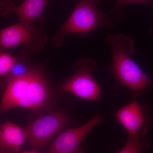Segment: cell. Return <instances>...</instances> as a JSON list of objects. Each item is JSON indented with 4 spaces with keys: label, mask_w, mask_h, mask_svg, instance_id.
<instances>
[{
    "label": "cell",
    "mask_w": 153,
    "mask_h": 153,
    "mask_svg": "<svg viewBox=\"0 0 153 153\" xmlns=\"http://www.w3.org/2000/svg\"><path fill=\"white\" fill-rule=\"evenodd\" d=\"M105 41L111 49L109 70L119 85L127 87L135 96L142 94L148 86L153 85V80L131 58L135 52L132 38L123 34L108 35Z\"/></svg>",
    "instance_id": "2"
},
{
    "label": "cell",
    "mask_w": 153,
    "mask_h": 153,
    "mask_svg": "<svg viewBox=\"0 0 153 153\" xmlns=\"http://www.w3.org/2000/svg\"><path fill=\"white\" fill-rule=\"evenodd\" d=\"M115 116L126 130L128 136L143 137L150 126L151 119L148 108L136 100L119 110Z\"/></svg>",
    "instance_id": "7"
},
{
    "label": "cell",
    "mask_w": 153,
    "mask_h": 153,
    "mask_svg": "<svg viewBox=\"0 0 153 153\" xmlns=\"http://www.w3.org/2000/svg\"><path fill=\"white\" fill-rule=\"evenodd\" d=\"M51 97L52 91L44 75L36 69H29L9 79L1 99L0 113L16 107L41 109Z\"/></svg>",
    "instance_id": "1"
},
{
    "label": "cell",
    "mask_w": 153,
    "mask_h": 153,
    "mask_svg": "<svg viewBox=\"0 0 153 153\" xmlns=\"http://www.w3.org/2000/svg\"><path fill=\"white\" fill-rule=\"evenodd\" d=\"M102 118L101 115H97L81 126L62 130L52 143L50 153H85L80 144Z\"/></svg>",
    "instance_id": "6"
},
{
    "label": "cell",
    "mask_w": 153,
    "mask_h": 153,
    "mask_svg": "<svg viewBox=\"0 0 153 153\" xmlns=\"http://www.w3.org/2000/svg\"><path fill=\"white\" fill-rule=\"evenodd\" d=\"M97 68V63L92 59L79 60L74 65L73 74L63 83L60 89L83 99L96 101L102 92L92 74Z\"/></svg>",
    "instance_id": "4"
},
{
    "label": "cell",
    "mask_w": 153,
    "mask_h": 153,
    "mask_svg": "<svg viewBox=\"0 0 153 153\" xmlns=\"http://www.w3.org/2000/svg\"><path fill=\"white\" fill-rule=\"evenodd\" d=\"M26 133L18 126L6 122L0 129V147L4 149L18 152L26 143Z\"/></svg>",
    "instance_id": "9"
},
{
    "label": "cell",
    "mask_w": 153,
    "mask_h": 153,
    "mask_svg": "<svg viewBox=\"0 0 153 153\" xmlns=\"http://www.w3.org/2000/svg\"><path fill=\"white\" fill-rule=\"evenodd\" d=\"M101 1L78 0L70 16L53 38L54 44H62L63 36L67 34L88 36L99 28H114L106 14L97 7Z\"/></svg>",
    "instance_id": "3"
},
{
    "label": "cell",
    "mask_w": 153,
    "mask_h": 153,
    "mask_svg": "<svg viewBox=\"0 0 153 153\" xmlns=\"http://www.w3.org/2000/svg\"><path fill=\"white\" fill-rule=\"evenodd\" d=\"M152 34H153V31H152Z\"/></svg>",
    "instance_id": "15"
},
{
    "label": "cell",
    "mask_w": 153,
    "mask_h": 153,
    "mask_svg": "<svg viewBox=\"0 0 153 153\" xmlns=\"http://www.w3.org/2000/svg\"><path fill=\"white\" fill-rule=\"evenodd\" d=\"M22 153H39L37 152V151H33L30 152H24Z\"/></svg>",
    "instance_id": "14"
},
{
    "label": "cell",
    "mask_w": 153,
    "mask_h": 153,
    "mask_svg": "<svg viewBox=\"0 0 153 153\" xmlns=\"http://www.w3.org/2000/svg\"><path fill=\"white\" fill-rule=\"evenodd\" d=\"M143 137L128 136L125 146L118 153H142L149 148L147 143L143 142Z\"/></svg>",
    "instance_id": "11"
},
{
    "label": "cell",
    "mask_w": 153,
    "mask_h": 153,
    "mask_svg": "<svg viewBox=\"0 0 153 153\" xmlns=\"http://www.w3.org/2000/svg\"><path fill=\"white\" fill-rule=\"evenodd\" d=\"M16 64L15 57L8 53L0 52V76L10 72Z\"/></svg>",
    "instance_id": "12"
},
{
    "label": "cell",
    "mask_w": 153,
    "mask_h": 153,
    "mask_svg": "<svg viewBox=\"0 0 153 153\" xmlns=\"http://www.w3.org/2000/svg\"><path fill=\"white\" fill-rule=\"evenodd\" d=\"M48 0H24L17 7H10L11 12L16 14L20 22L32 24L41 18Z\"/></svg>",
    "instance_id": "10"
},
{
    "label": "cell",
    "mask_w": 153,
    "mask_h": 153,
    "mask_svg": "<svg viewBox=\"0 0 153 153\" xmlns=\"http://www.w3.org/2000/svg\"><path fill=\"white\" fill-rule=\"evenodd\" d=\"M68 121L64 112L57 111L44 115L29 124L24 129L32 150L38 151L45 146Z\"/></svg>",
    "instance_id": "5"
},
{
    "label": "cell",
    "mask_w": 153,
    "mask_h": 153,
    "mask_svg": "<svg viewBox=\"0 0 153 153\" xmlns=\"http://www.w3.org/2000/svg\"><path fill=\"white\" fill-rule=\"evenodd\" d=\"M153 0H116L114 12L115 13L122 8L126 5L130 4H149L152 3Z\"/></svg>",
    "instance_id": "13"
},
{
    "label": "cell",
    "mask_w": 153,
    "mask_h": 153,
    "mask_svg": "<svg viewBox=\"0 0 153 153\" xmlns=\"http://www.w3.org/2000/svg\"><path fill=\"white\" fill-rule=\"evenodd\" d=\"M35 37L32 24L20 22L3 29L0 32V48L10 49L21 45H27Z\"/></svg>",
    "instance_id": "8"
}]
</instances>
